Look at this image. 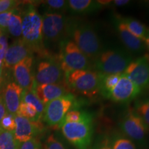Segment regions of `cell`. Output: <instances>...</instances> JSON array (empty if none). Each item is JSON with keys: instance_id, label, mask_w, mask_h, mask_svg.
<instances>
[{"instance_id": "d590c367", "label": "cell", "mask_w": 149, "mask_h": 149, "mask_svg": "<svg viewBox=\"0 0 149 149\" xmlns=\"http://www.w3.org/2000/svg\"><path fill=\"white\" fill-rule=\"evenodd\" d=\"M7 111L6 110L4 103H3V100L2 97V93H0V122L3 117V116L6 114Z\"/></svg>"}, {"instance_id": "b9f144b4", "label": "cell", "mask_w": 149, "mask_h": 149, "mask_svg": "<svg viewBox=\"0 0 149 149\" xmlns=\"http://www.w3.org/2000/svg\"><path fill=\"white\" fill-rule=\"evenodd\" d=\"M3 68H4L3 66L0 68V86L1 85V83L3 80Z\"/></svg>"}, {"instance_id": "d6a6232c", "label": "cell", "mask_w": 149, "mask_h": 149, "mask_svg": "<svg viewBox=\"0 0 149 149\" xmlns=\"http://www.w3.org/2000/svg\"><path fill=\"white\" fill-rule=\"evenodd\" d=\"M19 149H42V144L37 137L30 139L26 142L20 144Z\"/></svg>"}, {"instance_id": "7bdbcfd3", "label": "cell", "mask_w": 149, "mask_h": 149, "mask_svg": "<svg viewBox=\"0 0 149 149\" xmlns=\"http://www.w3.org/2000/svg\"><path fill=\"white\" fill-rule=\"evenodd\" d=\"M3 66V61L0 60V68H1V67H2Z\"/></svg>"}, {"instance_id": "f546056e", "label": "cell", "mask_w": 149, "mask_h": 149, "mask_svg": "<svg viewBox=\"0 0 149 149\" xmlns=\"http://www.w3.org/2000/svg\"><path fill=\"white\" fill-rule=\"evenodd\" d=\"M43 149H66L61 141L59 140L53 134L47 137L44 143Z\"/></svg>"}, {"instance_id": "f35d334b", "label": "cell", "mask_w": 149, "mask_h": 149, "mask_svg": "<svg viewBox=\"0 0 149 149\" xmlns=\"http://www.w3.org/2000/svg\"><path fill=\"white\" fill-rule=\"evenodd\" d=\"M97 2L100 3V4L104 8V6H107L111 4V3H112L113 1H108V0H107V1H106V0H98Z\"/></svg>"}, {"instance_id": "74e56055", "label": "cell", "mask_w": 149, "mask_h": 149, "mask_svg": "<svg viewBox=\"0 0 149 149\" xmlns=\"http://www.w3.org/2000/svg\"><path fill=\"white\" fill-rule=\"evenodd\" d=\"M112 3L117 6H124L128 5L130 3V1L128 0H115V1H113Z\"/></svg>"}, {"instance_id": "4fadbf2b", "label": "cell", "mask_w": 149, "mask_h": 149, "mask_svg": "<svg viewBox=\"0 0 149 149\" xmlns=\"http://www.w3.org/2000/svg\"><path fill=\"white\" fill-rule=\"evenodd\" d=\"M15 129L13 132L15 138L20 144L37 137L44 128L40 122H32L19 115L15 117Z\"/></svg>"}, {"instance_id": "ab89813d", "label": "cell", "mask_w": 149, "mask_h": 149, "mask_svg": "<svg viewBox=\"0 0 149 149\" xmlns=\"http://www.w3.org/2000/svg\"><path fill=\"white\" fill-rule=\"evenodd\" d=\"M144 43L145 46H146L147 49H148L149 51V29H148V33H147L146 39H145V41H144Z\"/></svg>"}, {"instance_id": "9a60e30c", "label": "cell", "mask_w": 149, "mask_h": 149, "mask_svg": "<svg viewBox=\"0 0 149 149\" xmlns=\"http://www.w3.org/2000/svg\"><path fill=\"white\" fill-rule=\"evenodd\" d=\"M33 54L32 50L22 38L18 39L9 46L6 52L5 57L3 61V67L6 68H13L15 65L23 59L29 57H33Z\"/></svg>"}, {"instance_id": "484cf974", "label": "cell", "mask_w": 149, "mask_h": 149, "mask_svg": "<svg viewBox=\"0 0 149 149\" xmlns=\"http://www.w3.org/2000/svg\"><path fill=\"white\" fill-rule=\"evenodd\" d=\"M22 102L31 104L35 109L37 110V113L41 117H43L44 111V104L40 101V99L37 97L36 95L33 91H24L22 95Z\"/></svg>"}, {"instance_id": "8d00e7d4", "label": "cell", "mask_w": 149, "mask_h": 149, "mask_svg": "<svg viewBox=\"0 0 149 149\" xmlns=\"http://www.w3.org/2000/svg\"><path fill=\"white\" fill-rule=\"evenodd\" d=\"M8 48V44L7 37L6 35L1 34V37H0V48H2V49H4L5 51H7Z\"/></svg>"}, {"instance_id": "44dd1931", "label": "cell", "mask_w": 149, "mask_h": 149, "mask_svg": "<svg viewBox=\"0 0 149 149\" xmlns=\"http://www.w3.org/2000/svg\"><path fill=\"white\" fill-rule=\"evenodd\" d=\"M122 20L125 24L126 28L132 35L144 42L148 29L144 24L136 19L131 17H122Z\"/></svg>"}, {"instance_id": "836d02e7", "label": "cell", "mask_w": 149, "mask_h": 149, "mask_svg": "<svg viewBox=\"0 0 149 149\" xmlns=\"http://www.w3.org/2000/svg\"><path fill=\"white\" fill-rule=\"evenodd\" d=\"M13 10L0 14V30H1V32L2 31H8L9 20H10L11 15H12Z\"/></svg>"}, {"instance_id": "603a6c76", "label": "cell", "mask_w": 149, "mask_h": 149, "mask_svg": "<svg viewBox=\"0 0 149 149\" xmlns=\"http://www.w3.org/2000/svg\"><path fill=\"white\" fill-rule=\"evenodd\" d=\"M20 143L15 138L14 133L0 127V149H19Z\"/></svg>"}, {"instance_id": "5b68a950", "label": "cell", "mask_w": 149, "mask_h": 149, "mask_svg": "<svg viewBox=\"0 0 149 149\" xmlns=\"http://www.w3.org/2000/svg\"><path fill=\"white\" fill-rule=\"evenodd\" d=\"M44 45H51L68 38L70 19L61 13L46 12L42 15Z\"/></svg>"}, {"instance_id": "ffe728a7", "label": "cell", "mask_w": 149, "mask_h": 149, "mask_svg": "<svg viewBox=\"0 0 149 149\" xmlns=\"http://www.w3.org/2000/svg\"><path fill=\"white\" fill-rule=\"evenodd\" d=\"M98 73L99 91L102 95L108 99L110 93L120 80L122 74Z\"/></svg>"}, {"instance_id": "e0dca14e", "label": "cell", "mask_w": 149, "mask_h": 149, "mask_svg": "<svg viewBox=\"0 0 149 149\" xmlns=\"http://www.w3.org/2000/svg\"><path fill=\"white\" fill-rule=\"evenodd\" d=\"M113 19L115 26L124 46L133 53H139L144 51L145 47L144 42L130 33L123 22L122 17L115 15Z\"/></svg>"}, {"instance_id": "4316f807", "label": "cell", "mask_w": 149, "mask_h": 149, "mask_svg": "<svg viewBox=\"0 0 149 149\" xmlns=\"http://www.w3.org/2000/svg\"><path fill=\"white\" fill-rule=\"evenodd\" d=\"M44 4L48 8V12L62 13L68 10V1L64 0H48L44 1Z\"/></svg>"}, {"instance_id": "8992f818", "label": "cell", "mask_w": 149, "mask_h": 149, "mask_svg": "<svg viewBox=\"0 0 149 149\" xmlns=\"http://www.w3.org/2000/svg\"><path fill=\"white\" fill-rule=\"evenodd\" d=\"M133 60L132 57L120 49L102 51L94 59V67L97 72L103 74H122Z\"/></svg>"}, {"instance_id": "ee69618b", "label": "cell", "mask_w": 149, "mask_h": 149, "mask_svg": "<svg viewBox=\"0 0 149 149\" xmlns=\"http://www.w3.org/2000/svg\"><path fill=\"white\" fill-rule=\"evenodd\" d=\"M145 3H146V4L148 6V7L149 8V1H145Z\"/></svg>"}, {"instance_id": "d4e9b609", "label": "cell", "mask_w": 149, "mask_h": 149, "mask_svg": "<svg viewBox=\"0 0 149 149\" xmlns=\"http://www.w3.org/2000/svg\"><path fill=\"white\" fill-rule=\"evenodd\" d=\"M17 115L26 117L32 122H40V120L42 119V117L39 115L34 107L24 102L20 103Z\"/></svg>"}, {"instance_id": "30bf717a", "label": "cell", "mask_w": 149, "mask_h": 149, "mask_svg": "<svg viewBox=\"0 0 149 149\" xmlns=\"http://www.w3.org/2000/svg\"><path fill=\"white\" fill-rule=\"evenodd\" d=\"M120 126L130 139L141 145H146L148 128L133 108L130 107L124 113L120 120Z\"/></svg>"}, {"instance_id": "9c48e42d", "label": "cell", "mask_w": 149, "mask_h": 149, "mask_svg": "<svg viewBox=\"0 0 149 149\" xmlns=\"http://www.w3.org/2000/svg\"><path fill=\"white\" fill-rule=\"evenodd\" d=\"M43 59L37 64L34 73V86L41 84L64 83V73L61 68L58 57H52L49 55L43 57Z\"/></svg>"}, {"instance_id": "60d3db41", "label": "cell", "mask_w": 149, "mask_h": 149, "mask_svg": "<svg viewBox=\"0 0 149 149\" xmlns=\"http://www.w3.org/2000/svg\"><path fill=\"white\" fill-rule=\"evenodd\" d=\"M6 52V51H5L4 49L0 48V60L1 61H3V59L5 57Z\"/></svg>"}, {"instance_id": "83f0119b", "label": "cell", "mask_w": 149, "mask_h": 149, "mask_svg": "<svg viewBox=\"0 0 149 149\" xmlns=\"http://www.w3.org/2000/svg\"><path fill=\"white\" fill-rule=\"evenodd\" d=\"M112 149H136V146L131 139L118 136L112 141Z\"/></svg>"}, {"instance_id": "6da1fadb", "label": "cell", "mask_w": 149, "mask_h": 149, "mask_svg": "<svg viewBox=\"0 0 149 149\" xmlns=\"http://www.w3.org/2000/svg\"><path fill=\"white\" fill-rule=\"evenodd\" d=\"M22 40L33 53H38L42 57L49 56L43 42L42 15L39 14L34 6L29 3L22 13Z\"/></svg>"}, {"instance_id": "bcb514c9", "label": "cell", "mask_w": 149, "mask_h": 149, "mask_svg": "<svg viewBox=\"0 0 149 149\" xmlns=\"http://www.w3.org/2000/svg\"><path fill=\"white\" fill-rule=\"evenodd\" d=\"M0 32H1V30H0Z\"/></svg>"}, {"instance_id": "ba28073f", "label": "cell", "mask_w": 149, "mask_h": 149, "mask_svg": "<svg viewBox=\"0 0 149 149\" xmlns=\"http://www.w3.org/2000/svg\"><path fill=\"white\" fill-rule=\"evenodd\" d=\"M67 88L84 96H95L99 91L98 73L94 70H76L64 74Z\"/></svg>"}, {"instance_id": "1f68e13d", "label": "cell", "mask_w": 149, "mask_h": 149, "mask_svg": "<svg viewBox=\"0 0 149 149\" xmlns=\"http://www.w3.org/2000/svg\"><path fill=\"white\" fill-rule=\"evenodd\" d=\"M18 4L19 2L17 1H13V0H0V14L17 8L16 6Z\"/></svg>"}, {"instance_id": "7402d4cb", "label": "cell", "mask_w": 149, "mask_h": 149, "mask_svg": "<svg viewBox=\"0 0 149 149\" xmlns=\"http://www.w3.org/2000/svg\"><path fill=\"white\" fill-rule=\"evenodd\" d=\"M8 31L15 37L19 39L22 33V13L17 8L14 9L11 15L8 26Z\"/></svg>"}, {"instance_id": "f1b7e54d", "label": "cell", "mask_w": 149, "mask_h": 149, "mask_svg": "<svg viewBox=\"0 0 149 149\" xmlns=\"http://www.w3.org/2000/svg\"><path fill=\"white\" fill-rule=\"evenodd\" d=\"M86 113V111H80V110H72V111H70L65 115L64 118L63 119L61 124L65 122H79V121L81 120L84 117Z\"/></svg>"}, {"instance_id": "3957f363", "label": "cell", "mask_w": 149, "mask_h": 149, "mask_svg": "<svg viewBox=\"0 0 149 149\" xmlns=\"http://www.w3.org/2000/svg\"><path fill=\"white\" fill-rule=\"evenodd\" d=\"M64 137L76 149H90L93 141L94 127L93 117L86 111L79 122H65L59 126Z\"/></svg>"}, {"instance_id": "52a82bcc", "label": "cell", "mask_w": 149, "mask_h": 149, "mask_svg": "<svg viewBox=\"0 0 149 149\" xmlns=\"http://www.w3.org/2000/svg\"><path fill=\"white\" fill-rule=\"evenodd\" d=\"M58 59L64 74L72 70H89V58L70 39L59 43Z\"/></svg>"}, {"instance_id": "277c9868", "label": "cell", "mask_w": 149, "mask_h": 149, "mask_svg": "<svg viewBox=\"0 0 149 149\" xmlns=\"http://www.w3.org/2000/svg\"><path fill=\"white\" fill-rule=\"evenodd\" d=\"M82 102L72 93H67L46 104L43 120L51 127L59 128L67 113L72 110H78Z\"/></svg>"}, {"instance_id": "7c38bea8", "label": "cell", "mask_w": 149, "mask_h": 149, "mask_svg": "<svg viewBox=\"0 0 149 149\" xmlns=\"http://www.w3.org/2000/svg\"><path fill=\"white\" fill-rule=\"evenodd\" d=\"M141 90L124 74L110 93L108 99L116 103H126L133 101L140 94Z\"/></svg>"}, {"instance_id": "2e32d148", "label": "cell", "mask_w": 149, "mask_h": 149, "mask_svg": "<svg viewBox=\"0 0 149 149\" xmlns=\"http://www.w3.org/2000/svg\"><path fill=\"white\" fill-rule=\"evenodd\" d=\"M23 89L15 81H10L3 89L2 97L7 113L16 116L22 100Z\"/></svg>"}, {"instance_id": "5bb4252c", "label": "cell", "mask_w": 149, "mask_h": 149, "mask_svg": "<svg viewBox=\"0 0 149 149\" xmlns=\"http://www.w3.org/2000/svg\"><path fill=\"white\" fill-rule=\"evenodd\" d=\"M33 64V57H29L13 67L15 83L17 84L24 91H33L34 88L35 77Z\"/></svg>"}, {"instance_id": "f6af8a7d", "label": "cell", "mask_w": 149, "mask_h": 149, "mask_svg": "<svg viewBox=\"0 0 149 149\" xmlns=\"http://www.w3.org/2000/svg\"><path fill=\"white\" fill-rule=\"evenodd\" d=\"M1 34H2V33H1V32H0V37H1Z\"/></svg>"}, {"instance_id": "7a4b0ae2", "label": "cell", "mask_w": 149, "mask_h": 149, "mask_svg": "<svg viewBox=\"0 0 149 149\" xmlns=\"http://www.w3.org/2000/svg\"><path fill=\"white\" fill-rule=\"evenodd\" d=\"M68 37L89 59H94L102 51L100 37L94 28L87 22L70 19Z\"/></svg>"}, {"instance_id": "4dcf8cb0", "label": "cell", "mask_w": 149, "mask_h": 149, "mask_svg": "<svg viewBox=\"0 0 149 149\" xmlns=\"http://www.w3.org/2000/svg\"><path fill=\"white\" fill-rule=\"evenodd\" d=\"M14 115L7 113L0 122V127L8 131L14 132L15 129V122Z\"/></svg>"}, {"instance_id": "e575fe53", "label": "cell", "mask_w": 149, "mask_h": 149, "mask_svg": "<svg viewBox=\"0 0 149 149\" xmlns=\"http://www.w3.org/2000/svg\"><path fill=\"white\" fill-rule=\"evenodd\" d=\"M93 149H112V141L109 137H102L93 147Z\"/></svg>"}, {"instance_id": "cb8c5ba5", "label": "cell", "mask_w": 149, "mask_h": 149, "mask_svg": "<svg viewBox=\"0 0 149 149\" xmlns=\"http://www.w3.org/2000/svg\"><path fill=\"white\" fill-rule=\"evenodd\" d=\"M133 109L142 119L149 129V96L137 100L134 105Z\"/></svg>"}, {"instance_id": "d6986e66", "label": "cell", "mask_w": 149, "mask_h": 149, "mask_svg": "<svg viewBox=\"0 0 149 149\" xmlns=\"http://www.w3.org/2000/svg\"><path fill=\"white\" fill-rule=\"evenodd\" d=\"M103 7L93 0H69L68 1V10L72 13L77 15L91 14L96 13Z\"/></svg>"}, {"instance_id": "ac0fdd59", "label": "cell", "mask_w": 149, "mask_h": 149, "mask_svg": "<svg viewBox=\"0 0 149 149\" xmlns=\"http://www.w3.org/2000/svg\"><path fill=\"white\" fill-rule=\"evenodd\" d=\"M68 88L65 83H61L36 85L33 92H34L40 101L46 105L52 100L68 93Z\"/></svg>"}, {"instance_id": "8fae6325", "label": "cell", "mask_w": 149, "mask_h": 149, "mask_svg": "<svg viewBox=\"0 0 149 149\" xmlns=\"http://www.w3.org/2000/svg\"><path fill=\"white\" fill-rule=\"evenodd\" d=\"M123 74L135 83L141 91L148 90L149 56L146 55L132 60Z\"/></svg>"}]
</instances>
